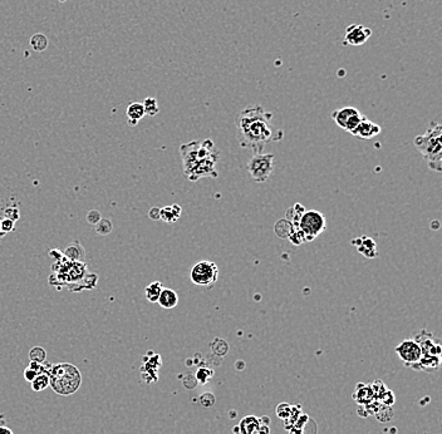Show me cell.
Here are the masks:
<instances>
[{"label": "cell", "instance_id": "8992f818", "mask_svg": "<svg viewBox=\"0 0 442 434\" xmlns=\"http://www.w3.org/2000/svg\"><path fill=\"white\" fill-rule=\"evenodd\" d=\"M190 279L197 286H205L211 289L219 279V267L215 262L204 260L192 266L190 271Z\"/></svg>", "mask_w": 442, "mask_h": 434}, {"label": "cell", "instance_id": "ac0fdd59", "mask_svg": "<svg viewBox=\"0 0 442 434\" xmlns=\"http://www.w3.org/2000/svg\"><path fill=\"white\" fill-rule=\"evenodd\" d=\"M293 230H294V226H293L292 223H290L289 221L287 220V218L279 220L277 223H275L274 232H275V235H277L278 237H280V238L289 237V235L293 232Z\"/></svg>", "mask_w": 442, "mask_h": 434}, {"label": "cell", "instance_id": "44dd1931", "mask_svg": "<svg viewBox=\"0 0 442 434\" xmlns=\"http://www.w3.org/2000/svg\"><path fill=\"white\" fill-rule=\"evenodd\" d=\"M142 106H144V109H145V116L153 117L160 112L157 100L153 97H147L146 100L144 101V103H142Z\"/></svg>", "mask_w": 442, "mask_h": 434}, {"label": "cell", "instance_id": "484cf974", "mask_svg": "<svg viewBox=\"0 0 442 434\" xmlns=\"http://www.w3.org/2000/svg\"><path fill=\"white\" fill-rule=\"evenodd\" d=\"M289 241L293 244V245L299 246L301 245V244H305L306 243V238L305 236H304V233L301 232V230L299 227H294V230H293V232L289 235Z\"/></svg>", "mask_w": 442, "mask_h": 434}, {"label": "cell", "instance_id": "5b68a950", "mask_svg": "<svg viewBox=\"0 0 442 434\" xmlns=\"http://www.w3.org/2000/svg\"><path fill=\"white\" fill-rule=\"evenodd\" d=\"M248 172L254 181L264 183L274 172V155L272 153L254 155L248 162Z\"/></svg>", "mask_w": 442, "mask_h": 434}, {"label": "cell", "instance_id": "5bb4252c", "mask_svg": "<svg viewBox=\"0 0 442 434\" xmlns=\"http://www.w3.org/2000/svg\"><path fill=\"white\" fill-rule=\"evenodd\" d=\"M63 255L71 261H77V262H84L85 257V250L82 245H80L79 241H72L68 246L66 248V250L63 251Z\"/></svg>", "mask_w": 442, "mask_h": 434}, {"label": "cell", "instance_id": "d590c367", "mask_svg": "<svg viewBox=\"0 0 442 434\" xmlns=\"http://www.w3.org/2000/svg\"><path fill=\"white\" fill-rule=\"evenodd\" d=\"M0 434H14L12 429L7 427V425H0Z\"/></svg>", "mask_w": 442, "mask_h": 434}, {"label": "cell", "instance_id": "3957f363", "mask_svg": "<svg viewBox=\"0 0 442 434\" xmlns=\"http://www.w3.org/2000/svg\"><path fill=\"white\" fill-rule=\"evenodd\" d=\"M415 147L427 163L428 168L435 172L442 171V126L437 122H430L427 131L417 136L413 141Z\"/></svg>", "mask_w": 442, "mask_h": 434}, {"label": "cell", "instance_id": "52a82bcc", "mask_svg": "<svg viewBox=\"0 0 442 434\" xmlns=\"http://www.w3.org/2000/svg\"><path fill=\"white\" fill-rule=\"evenodd\" d=\"M298 227L305 236L306 243H309V241H313L314 238L318 237L322 232H324L327 227L326 217L322 212L317 211V210L305 211L301 215Z\"/></svg>", "mask_w": 442, "mask_h": 434}, {"label": "cell", "instance_id": "1f68e13d", "mask_svg": "<svg viewBox=\"0 0 442 434\" xmlns=\"http://www.w3.org/2000/svg\"><path fill=\"white\" fill-rule=\"evenodd\" d=\"M14 225H15V221L10 220V218L4 217L2 221H0V226H2V231L4 233H9L12 232L13 230H14Z\"/></svg>", "mask_w": 442, "mask_h": 434}, {"label": "cell", "instance_id": "d6a6232c", "mask_svg": "<svg viewBox=\"0 0 442 434\" xmlns=\"http://www.w3.org/2000/svg\"><path fill=\"white\" fill-rule=\"evenodd\" d=\"M19 210H18V207H7L5 209V217L10 218V220L13 221H18L19 220Z\"/></svg>", "mask_w": 442, "mask_h": 434}, {"label": "cell", "instance_id": "4316f807", "mask_svg": "<svg viewBox=\"0 0 442 434\" xmlns=\"http://www.w3.org/2000/svg\"><path fill=\"white\" fill-rule=\"evenodd\" d=\"M214 375V371L209 368H200L196 373V381L197 383L205 384L210 380Z\"/></svg>", "mask_w": 442, "mask_h": 434}, {"label": "cell", "instance_id": "d6986e66", "mask_svg": "<svg viewBox=\"0 0 442 434\" xmlns=\"http://www.w3.org/2000/svg\"><path fill=\"white\" fill-rule=\"evenodd\" d=\"M163 289V285L161 281H153L145 287V296L150 303H157L158 296Z\"/></svg>", "mask_w": 442, "mask_h": 434}, {"label": "cell", "instance_id": "836d02e7", "mask_svg": "<svg viewBox=\"0 0 442 434\" xmlns=\"http://www.w3.org/2000/svg\"><path fill=\"white\" fill-rule=\"evenodd\" d=\"M37 371L35 370H33L32 368H29V366H28L27 369H25L24 370V378H25V380L27 381H30V383H32L33 380H34L35 378H37Z\"/></svg>", "mask_w": 442, "mask_h": 434}, {"label": "cell", "instance_id": "7a4b0ae2", "mask_svg": "<svg viewBox=\"0 0 442 434\" xmlns=\"http://www.w3.org/2000/svg\"><path fill=\"white\" fill-rule=\"evenodd\" d=\"M184 173L187 180L195 182L205 177L216 178V163L220 158V151L216 150L211 139L192 141L180 146Z\"/></svg>", "mask_w": 442, "mask_h": 434}, {"label": "cell", "instance_id": "ffe728a7", "mask_svg": "<svg viewBox=\"0 0 442 434\" xmlns=\"http://www.w3.org/2000/svg\"><path fill=\"white\" fill-rule=\"evenodd\" d=\"M305 212V210H304V206H301L300 204H295L294 206L290 207L289 210L287 211V220L289 221L290 223H292L294 227H298L299 225V221H300L301 215Z\"/></svg>", "mask_w": 442, "mask_h": 434}, {"label": "cell", "instance_id": "277c9868", "mask_svg": "<svg viewBox=\"0 0 442 434\" xmlns=\"http://www.w3.org/2000/svg\"><path fill=\"white\" fill-rule=\"evenodd\" d=\"M49 375V385L54 393L68 397L74 394L82 384V375L77 366L69 363L52 365Z\"/></svg>", "mask_w": 442, "mask_h": 434}, {"label": "cell", "instance_id": "603a6c76", "mask_svg": "<svg viewBox=\"0 0 442 434\" xmlns=\"http://www.w3.org/2000/svg\"><path fill=\"white\" fill-rule=\"evenodd\" d=\"M49 385V375L48 374H39L37 378L32 381V389L34 392H41L47 389Z\"/></svg>", "mask_w": 442, "mask_h": 434}, {"label": "cell", "instance_id": "9a60e30c", "mask_svg": "<svg viewBox=\"0 0 442 434\" xmlns=\"http://www.w3.org/2000/svg\"><path fill=\"white\" fill-rule=\"evenodd\" d=\"M260 428V419L254 415H248L240 422L235 430H239L240 434H258Z\"/></svg>", "mask_w": 442, "mask_h": 434}, {"label": "cell", "instance_id": "f546056e", "mask_svg": "<svg viewBox=\"0 0 442 434\" xmlns=\"http://www.w3.org/2000/svg\"><path fill=\"white\" fill-rule=\"evenodd\" d=\"M219 344H220L219 347L211 344L212 352H214L216 355H219V357H223V355H225L226 353H228L229 345H228V343H226L225 340H223V339H219Z\"/></svg>", "mask_w": 442, "mask_h": 434}, {"label": "cell", "instance_id": "d4e9b609", "mask_svg": "<svg viewBox=\"0 0 442 434\" xmlns=\"http://www.w3.org/2000/svg\"><path fill=\"white\" fill-rule=\"evenodd\" d=\"M30 44H32L34 51L43 52L47 48V45H48V40H47V38L43 34H35L33 35Z\"/></svg>", "mask_w": 442, "mask_h": 434}, {"label": "cell", "instance_id": "e575fe53", "mask_svg": "<svg viewBox=\"0 0 442 434\" xmlns=\"http://www.w3.org/2000/svg\"><path fill=\"white\" fill-rule=\"evenodd\" d=\"M160 211H161L160 207H152V209L148 211V217L153 221L160 220Z\"/></svg>", "mask_w": 442, "mask_h": 434}, {"label": "cell", "instance_id": "74e56055", "mask_svg": "<svg viewBox=\"0 0 442 434\" xmlns=\"http://www.w3.org/2000/svg\"><path fill=\"white\" fill-rule=\"evenodd\" d=\"M4 235H5V233L3 232V231H2V226H0V238H2Z\"/></svg>", "mask_w": 442, "mask_h": 434}, {"label": "cell", "instance_id": "6da1fadb", "mask_svg": "<svg viewBox=\"0 0 442 434\" xmlns=\"http://www.w3.org/2000/svg\"><path fill=\"white\" fill-rule=\"evenodd\" d=\"M273 113L261 106H248L240 112L236 119V137L243 148H250L254 152L262 153L265 146L282 141L284 132L275 128L272 123Z\"/></svg>", "mask_w": 442, "mask_h": 434}, {"label": "cell", "instance_id": "f1b7e54d", "mask_svg": "<svg viewBox=\"0 0 442 434\" xmlns=\"http://www.w3.org/2000/svg\"><path fill=\"white\" fill-rule=\"evenodd\" d=\"M215 402H216L215 396L212 393H209V392H206V393H204L202 396H200V404H201L202 407L211 408L215 405Z\"/></svg>", "mask_w": 442, "mask_h": 434}, {"label": "cell", "instance_id": "7402d4cb", "mask_svg": "<svg viewBox=\"0 0 442 434\" xmlns=\"http://www.w3.org/2000/svg\"><path fill=\"white\" fill-rule=\"evenodd\" d=\"M112 230H113V223H112L110 218H101L100 222L96 225V231L101 236L110 235Z\"/></svg>", "mask_w": 442, "mask_h": 434}, {"label": "cell", "instance_id": "8d00e7d4", "mask_svg": "<svg viewBox=\"0 0 442 434\" xmlns=\"http://www.w3.org/2000/svg\"><path fill=\"white\" fill-rule=\"evenodd\" d=\"M0 425H5V418L3 414H0Z\"/></svg>", "mask_w": 442, "mask_h": 434}, {"label": "cell", "instance_id": "2e32d148", "mask_svg": "<svg viewBox=\"0 0 442 434\" xmlns=\"http://www.w3.org/2000/svg\"><path fill=\"white\" fill-rule=\"evenodd\" d=\"M126 116L127 118H128V123L131 124V126H137V123H139V122L145 117V109H144V106H142V103H139V102L131 103V105L127 107Z\"/></svg>", "mask_w": 442, "mask_h": 434}, {"label": "cell", "instance_id": "8fae6325", "mask_svg": "<svg viewBox=\"0 0 442 434\" xmlns=\"http://www.w3.org/2000/svg\"><path fill=\"white\" fill-rule=\"evenodd\" d=\"M353 246L357 249V251L360 254H362L363 256L367 257V259H376L378 256V251H377V245L376 241L373 238L367 237V236H361V237L355 238L352 240Z\"/></svg>", "mask_w": 442, "mask_h": 434}, {"label": "cell", "instance_id": "4dcf8cb0", "mask_svg": "<svg viewBox=\"0 0 442 434\" xmlns=\"http://www.w3.org/2000/svg\"><path fill=\"white\" fill-rule=\"evenodd\" d=\"M101 218H102V215H101V212L97 211V210H91V211L87 214V216H85L87 222L93 226L97 225V223L101 221Z\"/></svg>", "mask_w": 442, "mask_h": 434}, {"label": "cell", "instance_id": "e0dca14e", "mask_svg": "<svg viewBox=\"0 0 442 434\" xmlns=\"http://www.w3.org/2000/svg\"><path fill=\"white\" fill-rule=\"evenodd\" d=\"M181 212H183V209L176 204L171 205V206H165L160 211V220L165 221L167 223H173L180 218Z\"/></svg>", "mask_w": 442, "mask_h": 434}, {"label": "cell", "instance_id": "ba28073f", "mask_svg": "<svg viewBox=\"0 0 442 434\" xmlns=\"http://www.w3.org/2000/svg\"><path fill=\"white\" fill-rule=\"evenodd\" d=\"M396 353L399 354L400 359L404 362L407 366L412 368L416 365L422 358V350H421L420 345L413 339H406L401 344L396 347Z\"/></svg>", "mask_w": 442, "mask_h": 434}, {"label": "cell", "instance_id": "cb8c5ba5", "mask_svg": "<svg viewBox=\"0 0 442 434\" xmlns=\"http://www.w3.org/2000/svg\"><path fill=\"white\" fill-rule=\"evenodd\" d=\"M29 359L32 363H44L47 359L46 350L41 347H34L29 352Z\"/></svg>", "mask_w": 442, "mask_h": 434}, {"label": "cell", "instance_id": "4fadbf2b", "mask_svg": "<svg viewBox=\"0 0 442 434\" xmlns=\"http://www.w3.org/2000/svg\"><path fill=\"white\" fill-rule=\"evenodd\" d=\"M157 303L160 304L161 308L163 309H173L178 306L179 304V295L175 290L163 287L161 291L160 296H158Z\"/></svg>", "mask_w": 442, "mask_h": 434}, {"label": "cell", "instance_id": "83f0119b", "mask_svg": "<svg viewBox=\"0 0 442 434\" xmlns=\"http://www.w3.org/2000/svg\"><path fill=\"white\" fill-rule=\"evenodd\" d=\"M277 414L280 419L287 420L290 417V414H292V405L287 404V403L279 404L277 408Z\"/></svg>", "mask_w": 442, "mask_h": 434}, {"label": "cell", "instance_id": "7c38bea8", "mask_svg": "<svg viewBox=\"0 0 442 434\" xmlns=\"http://www.w3.org/2000/svg\"><path fill=\"white\" fill-rule=\"evenodd\" d=\"M358 109L355 107H343L339 109H335L331 113V117L333 121L338 124L342 129L345 128V124L349 121L350 117H353L355 114L358 113Z\"/></svg>", "mask_w": 442, "mask_h": 434}, {"label": "cell", "instance_id": "30bf717a", "mask_svg": "<svg viewBox=\"0 0 442 434\" xmlns=\"http://www.w3.org/2000/svg\"><path fill=\"white\" fill-rule=\"evenodd\" d=\"M381 131H382L381 126H378V124L374 123V122L369 121L367 117H365V118L362 119V122L356 127L355 131L350 132V134H352L353 137H357V138H361V139H371L373 138V137L378 136V134L381 133Z\"/></svg>", "mask_w": 442, "mask_h": 434}, {"label": "cell", "instance_id": "9c48e42d", "mask_svg": "<svg viewBox=\"0 0 442 434\" xmlns=\"http://www.w3.org/2000/svg\"><path fill=\"white\" fill-rule=\"evenodd\" d=\"M372 30L365 25L360 24H352L347 27L344 34V40L343 44L344 45H352V46H360L363 45L366 41L371 38Z\"/></svg>", "mask_w": 442, "mask_h": 434}]
</instances>
